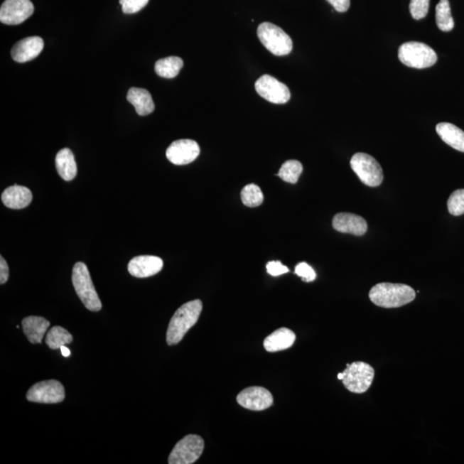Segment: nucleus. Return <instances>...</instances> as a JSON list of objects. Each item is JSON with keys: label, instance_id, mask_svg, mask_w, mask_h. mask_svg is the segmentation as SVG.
Instances as JSON below:
<instances>
[{"label": "nucleus", "instance_id": "30", "mask_svg": "<svg viewBox=\"0 0 464 464\" xmlns=\"http://www.w3.org/2000/svg\"><path fill=\"white\" fill-rule=\"evenodd\" d=\"M149 0H120L122 11L126 14H136L145 7Z\"/></svg>", "mask_w": 464, "mask_h": 464}, {"label": "nucleus", "instance_id": "16", "mask_svg": "<svg viewBox=\"0 0 464 464\" xmlns=\"http://www.w3.org/2000/svg\"><path fill=\"white\" fill-rule=\"evenodd\" d=\"M333 227L339 232L355 236H362L367 232V221L362 217L349 212L336 215L333 219Z\"/></svg>", "mask_w": 464, "mask_h": 464}, {"label": "nucleus", "instance_id": "35", "mask_svg": "<svg viewBox=\"0 0 464 464\" xmlns=\"http://www.w3.org/2000/svg\"><path fill=\"white\" fill-rule=\"evenodd\" d=\"M60 351H61V354H63V355L64 357H65V358H68V357H69L70 355H71V351H70V350H69V348H68V347H65V346H63V347H60Z\"/></svg>", "mask_w": 464, "mask_h": 464}, {"label": "nucleus", "instance_id": "13", "mask_svg": "<svg viewBox=\"0 0 464 464\" xmlns=\"http://www.w3.org/2000/svg\"><path fill=\"white\" fill-rule=\"evenodd\" d=\"M200 150L197 142L192 139H179L168 147L166 157L176 166H185L198 158Z\"/></svg>", "mask_w": 464, "mask_h": 464}, {"label": "nucleus", "instance_id": "33", "mask_svg": "<svg viewBox=\"0 0 464 464\" xmlns=\"http://www.w3.org/2000/svg\"><path fill=\"white\" fill-rule=\"evenodd\" d=\"M338 12H346L351 5V0H327Z\"/></svg>", "mask_w": 464, "mask_h": 464}, {"label": "nucleus", "instance_id": "15", "mask_svg": "<svg viewBox=\"0 0 464 464\" xmlns=\"http://www.w3.org/2000/svg\"><path fill=\"white\" fill-rule=\"evenodd\" d=\"M161 258L154 256H139L132 259L129 264V272L136 278L153 276L163 269Z\"/></svg>", "mask_w": 464, "mask_h": 464}, {"label": "nucleus", "instance_id": "7", "mask_svg": "<svg viewBox=\"0 0 464 464\" xmlns=\"http://www.w3.org/2000/svg\"><path fill=\"white\" fill-rule=\"evenodd\" d=\"M351 167L361 182L369 187H377L383 182V169L377 160L367 153H356L351 159Z\"/></svg>", "mask_w": 464, "mask_h": 464}, {"label": "nucleus", "instance_id": "20", "mask_svg": "<svg viewBox=\"0 0 464 464\" xmlns=\"http://www.w3.org/2000/svg\"><path fill=\"white\" fill-rule=\"evenodd\" d=\"M126 99L134 105L139 116H148L154 111L155 104L153 97L145 89L131 88L127 93Z\"/></svg>", "mask_w": 464, "mask_h": 464}, {"label": "nucleus", "instance_id": "14", "mask_svg": "<svg viewBox=\"0 0 464 464\" xmlns=\"http://www.w3.org/2000/svg\"><path fill=\"white\" fill-rule=\"evenodd\" d=\"M43 40L39 36L27 37L14 45L11 49V56L16 63H28L36 58L43 51Z\"/></svg>", "mask_w": 464, "mask_h": 464}, {"label": "nucleus", "instance_id": "24", "mask_svg": "<svg viewBox=\"0 0 464 464\" xmlns=\"http://www.w3.org/2000/svg\"><path fill=\"white\" fill-rule=\"evenodd\" d=\"M436 23L439 30L449 32L454 28L449 0H441L436 6Z\"/></svg>", "mask_w": 464, "mask_h": 464}, {"label": "nucleus", "instance_id": "2", "mask_svg": "<svg viewBox=\"0 0 464 464\" xmlns=\"http://www.w3.org/2000/svg\"><path fill=\"white\" fill-rule=\"evenodd\" d=\"M203 302L199 299L184 303L172 317L168 327L166 340L168 345L178 344L187 334L188 331L198 321Z\"/></svg>", "mask_w": 464, "mask_h": 464}, {"label": "nucleus", "instance_id": "19", "mask_svg": "<svg viewBox=\"0 0 464 464\" xmlns=\"http://www.w3.org/2000/svg\"><path fill=\"white\" fill-rule=\"evenodd\" d=\"M23 331L27 336L28 340L32 344H41L47 332L48 328L50 326V323L42 317H35L31 315L23 320Z\"/></svg>", "mask_w": 464, "mask_h": 464}, {"label": "nucleus", "instance_id": "8", "mask_svg": "<svg viewBox=\"0 0 464 464\" xmlns=\"http://www.w3.org/2000/svg\"><path fill=\"white\" fill-rule=\"evenodd\" d=\"M205 447L203 438L190 434L176 443L169 457L170 464H192L203 454Z\"/></svg>", "mask_w": 464, "mask_h": 464}, {"label": "nucleus", "instance_id": "26", "mask_svg": "<svg viewBox=\"0 0 464 464\" xmlns=\"http://www.w3.org/2000/svg\"><path fill=\"white\" fill-rule=\"evenodd\" d=\"M303 166L297 160H289L282 164V166L276 176L285 180L286 183L295 184L298 182L299 176L302 174Z\"/></svg>", "mask_w": 464, "mask_h": 464}, {"label": "nucleus", "instance_id": "11", "mask_svg": "<svg viewBox=\"0 0 464 464\" xmlns=\"http://www.w3.org/2000/svg\"><path fill=\"white\" fill-rule=\"evenodd\" d=\"M31 0H6L0 8V21L7 26H18L34 14Z\"/></svg>", "mask_w": 464, "mask_h": 464}, {"label": "nucleus", "instance_id": "17", "mask_svg": "<svg viewBox=\"0 0 464 464\" xmlns=\"http://www.w3.org/2000/svg\"><path fill=\"white\" fill-rule=\"evenodd\" d=\"M32 193L28 188L14 185L3 192L1 200L6 207L11 209L26 208L31 203Z\"/></svg>", "mask_w": 464, "mask_h": 464}, {"label": "nucleus", "instance_id": "1", "mask_svg": "<svg viewBox=\"0 0 464 464\" xmlns=\"http://www.w3.org/2000/svg\"><path fill=\"white\" fill-rule=\"evenodd\" d=\"M416 291L411 286L394 283H379L372 287L369 298L374 305L387 308L401 307L416 298Z\"/></svg>", "mask_w": 464, "mask_h": 464}, {"label": "nucleus", "instance_id": "18", "mask_svg": "<svg viewBox=\"0 0 464 464\" xmlns=\"http://www.w3.org/2000/svg\"><path fill=\"white\" fill-rule=\"evenodd\" d=\"M295 340L296 335L293 331L289 328H281L266 338L264 346L266 351L269 352H279L293 347Z\"/></svg>", "mask_w": 464, "mask_h": 464}, {"label": "nucleus", "instance_id": "5", "mask_svg": "<svg viewBox=\"0 0 464 464\" xmlns=\"http://www.w3.org/2000/svg\"><path fill=\"white\" fill-rule=\"evenodd\" d=\"M257 36L264 46L274 55L285 56L293 50L291 37L274 23H261L257 28Z\"/></svg>", "mask_w": 464, "mask_h": 464}, {"label": "nucleus", "instance_id": "34", "mask_svg": "<svg viewBox=\"0 0 464 464\" xmlns=\"http://www.w3.org/2000/svg\"><path fill=\"white\" fill-rule=\"evenodd\" d=\"M9 279V266L3 257H0V284L4 285Z\"/></svg>", "mask_w": 464, "mask_h": 464}, {"label": "nucleus", "instance_id": "29", "mask_svg": "<svg viewBox=\"0 0 464 464\" xmlns=\"http://www.w3.org/2000/svg\"><path fill=\"white\" fill-rule=\"evenodd\" d=\"M430 0H411L409 10L413 18L420 20L426 18L428 14Z\"/></svg>", "mask_w": 464, "mask_h": 464}, {"label": "nucleus", "instance_id": "3", "mask_svg": "<svg viewBox=\"0 0 464 464\" xmlns=\"http://www.w3.org/2000/svg\"><path fill=\"white\" fill-rule=\"evenodd\" d=\"M72 284L82 303L90 311H99L102 303L84 262H77L72 269Z\"/></svg>", "mask_w": 464, "mask_h": 464}, {"label": "nucleus", "instance_id": "32", "mask_svg": "<svg viewBox=\"0 0 464 464\" xmlns=\"http://www.w3.org/2000/svg\"><path fill=\"white\" fill-rule=\"evenodd\" d=\"M266 268L268 273L275 277L289 272L288 268L279 261H269Z\"/></svg>", "mask_w": 464, "mask_h": 464}, {"label": "nucleus", "instance_id": "27", "mask_svg": "<svg viewBox=\"0 0 464 464\" xmlns=\"http://www.w3.org/2000/svg\"><path fill=\"white\" fill-rule=\"evenodd\" d=\"M264 194L256 184H248L242 190L241 200L245 206L257 207L264 203Z\"/></svg>", "mask_w": 464, "mask_h": 464}, {"label": "nucleus", "instance_id": "12", "mask_svg": "<svg viewBox=\"0 0 464 464\" xmlns=\"http://www.w3.org/2000/svg\"><path fill=\"white\" fill-rule=\"evenodd\" d=\"M237 401L244 409L252 411H262L272 406L274 398L268 389L254 386L238 394Z\"/></svg>", "mask_w": 464, "mask_h": 464}, {"label": "nucleus", "instance_id": "36", "mask_svg": "<svg viewBox=\"0 0 464 464\" xmlns=\"http://www.w3.org/2000/svg\"><path fill=\"white\" fill-rule=\"evenodd\" d=\"M343 377H344V376H343V373H339V374H338V379H339V380H342V379H343Z\"/></svg>", "mask_w": 464, "mask_h": 464}, {"label": "nucleus", "instance_id": "31", "mask_svg": "<svg viewBox=\"0 0 464 464\" xmlns=\"http://www.w3.org/2000/svg\"><path fill=\"white\" fill-rule=\"evenodd\" d=\"M295 273L306 282L313 281L317 278V274H315L314 269L310 265L306 264V262H301V264L296 266Z\"/></svg>", "mask_w": 464, "mask_h": 464}, {"label": "nucleus", "instance_id": "4", "mask_svg": "<svg viewBox=\"0 0 464 464\" xmlns=\"http://www.w3.org/2000/svg\"><path fill=\"white\" fill-rule=\"evenodd\" d=\"M398 57L406 67L424 69L433 67L437 63L436 53L428 45L417 42H409L401 45Z\"/></svg>", "mask_w": 464, "mask_h": 464}, {"label": "nucleus", "instance_id": "23", "mask_svg": "<svg viewBox=\"0 0 464 464\" xmlns=\"http://www.w3.org/2000/svg\"><path fill=\"white\" fill-rule=\"evenodd\" d=\"M183 67V60L179 57H167L161 59L155 64V72L159 77L164 79H173L178 75L180 69Z\"/></svg>", "mask_w": 464, "mask_h": 464}, {"label": "nucleus", "instance_id": "21", "mask_svg": "<svg viewBox=\"0 0 464 464\" xmlns=\"http://www.w3.org/2000/svg\"><path fill=\"white\" fill-rule=\"evenodd\" d=\"M436 131L447 145L464 153V132L462 129L451 123L442 122L437 125Z\"/></svg>", "mask_w": 464, "mask_h": 464}, {"label": "nucleus", "instance_id": "10", "mask_svg": "<svg viewBox=\"0 0 464 464\" xmlns=\"http://www.w3.org/2000/svg\"><path fill=\"white\" fill-rule=\"evenodd\" d=\"M254 88L259 95L275 104H284L291 98L288 87L275 77L266 74L257 80Z\"/></svg>", "mask_w": 464, "mask_h": 464}, {"label": "nucleus", "instance_id": "28", "mask_svg": "<svg viewBox=\"0 0 464 464\" xmlns=\"http://www.w3.org/2000/svg\"><path fill=\"white\" fill-rule=\"evenodd\" d=\"M447 206L451 215H464V190L454 191L450 196Z\"/></svg>", "mask_w": 464, "mask_h": 464}, {"label": "nucleus", "instance_id": "9", "mask_svg": "<svg viewBox=\"0 0 464 464\" xmlns=\"http://www.w3.org/2000/svg\"><path fill=\"white\" fill-rule=\"evenodd\" d=\"M65 396L63 384L57 380L39 382L27 392V400L37 404H55L63 401Z\"/></svg>", "mask_w": 464, "mask_h": 464}, {"label": "nucleus", "instance_id": "6", "mask_svg": "<svg viewBox=\"0 0 464 464\" xmlns=\"http://www.w3.org/2000/svg\"><path fill=\"white\" fill-rule=\"evenodd\" d=\"M343 373L342 383L347 391L362 394L367 392L371 387L375 371L371 365L357 361L347 365V369Z\"/></svg>", "mask_w": 464, "mask_h": 464}, {"label": "nucleus", "instance_id": "22", "mask_svg": "<svg viewBox=\"0 0 464 464\" xmlns=\"http://www.w3.org/2000/svg\"><path fill=\"white\" fill-rule=\"evenodd\" d=\"M55 166L60 178L67 182L75 178L77 176V163L72 151L64 148L56 155Z\"/></svg>", "mask_w": 464, "mask_h": 464}, {"label": "nucleus", "instance_id": "25", "mask_svg": "<svg viewBox=\"0 0 464 464\" xmlns=\"http://www.w3.org/2000/svg\"><path fill=\"white\" fill-rule=\"evenodd\" d=\"M72 335L65 328L55 326L48 333L46 344L49 348L56 350V349H60L61 347L65 346V344L72 342Z\"/></svg>", "mask_w": 464, "mask_h": 464}]
</instances>
